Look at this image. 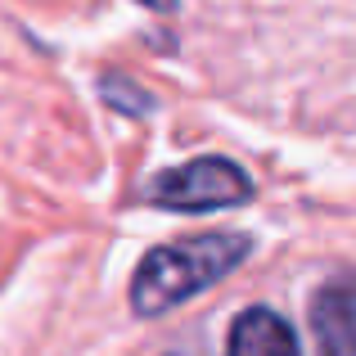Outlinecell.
I'll return each instance as SVG.
<instances>
[{"mask_svg": "<svg viewBox=\"0 0 356 356\" xmlns=\"http://www.w3.org/2000/svg\"><path fill=\"white\" fill-rule=\"evenodd\" d=\"M252 252V239L243 230H203V235L158 243L131 275V312L154 321L172 307L199 298L230 270H239Z\"/></svg>", "mask_w": 356, "mask_h": 356, "instance_id": "1", "label": "cell"}, {"mask_svg": "<svg viewBox=\"0 0 356 356\" xmlns=\"http://www.w3.org/2000/svg\"><path fill=\"white\" fill-rule=\"evenodd\" d=\"M257 194V185L248 181L239 163L230 158H194L185 167H167V172L149 176L145 199L154 208H172V212H221V208H243Z\"/></svg>", "mask_w": 356, "mask_h": 356, "instance_id": "2", "label": "cell"}, {"mask_svg": "<svg viewBox=\"0 0 356 356\" xmlns=\"http://www.w3.org/2000/svg\"><path fill=\"white\" fill-rule=\"evenodd\" d=\"M312 334L321 356H356V280H334L312 298Z\"/></svg>", "mask_w": 356, "mask_h": 356, "instance_id": "3", "label": "cell"}, {"mask_svg": "<svg viewBox=\"0 0 356 356\" xmlns=\"http://www.w3.org/2000/svg\"><path fill=\"white\" fill-rule=\"evenodd\" d=\"M226 356H302L293 325L270 307H243L230 325Z\"/></svg>", "mask_w": 356, "mask_h": 356, "instance_id": "4", "label": "cell"}, {"mask_svg": "<svg viewBox=\"0 0 356 356\" xmlns=\"http://www.w3.org/2000/svg\"><path fill=\"white\" fill-rule=\"evenodd\" d=\"M99 95H104V104H113L118 113H127V118L154 113V95H149L145 86H136L131 77H122V72H113V77L99 81Z\"/></svg>", "mask_w": 356, "mask_h": 356, "instance_id": "5", "label": "cell"}, {"mask_svg": "<svg viewBox=\"0 0 356 356\" xmlns=\"http://www.w3.org/2000/svg\"><path fill=\"white\" fill-rule=\"evenodd\" d=\"M136 5H149V9H158V14H172L181 0H136Z\"/></svg>", "mask_w": 356, "mask_h": 356, "instance_id": "6", "label": "cell"}]
</instances>
